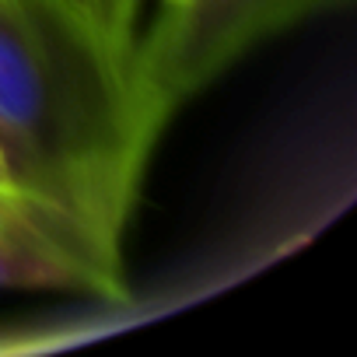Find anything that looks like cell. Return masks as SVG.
<instances>
[{"label":"cell","instance_id":"6","mask_svg":"<svg viewBox=\"0 0 357 357\" xmlns=\"http://www.w3.org/2000/svg\"><path fill=\"white\" fill-rule=\"evenodd\" d=\"M53 4H56L60 11H67L70 18H77V22L91 32V25H88V18H84V8H81V0H53ZM91 36H95V32H91ZM98 46H102V43H98Z\"/></svg>","mask_w":357,"mask_h":357},{"label":"cell","instance_id":"2","mask_svg":"<svg viewBox=\"0 0 357 357\" xmlns=\"http://www.w3.org/2000/svg\"><path fill=\"white\" fill-rule=\"evenodd\" d=\"M350 0H183L137 39L133 84L165 130L168 119L211 88L249 50Z\"/></svg>","mask_w":357,"mask_h":357},{"label":"cell","instance_id":"5","mask_svg":"<svg viewBox=\"0 0 357 357\" xmlns=\"http://www.w3.org/2000/svg\"><path fill=\"white\" fill-rule=\"evenodd\" d=\"M0 211H11V214H18V218H29V221L43 225L46 231H53L63 245H70V242H67V238H63V235H60V231H56V228H53V225H50V221H46V218H43L29 200H25V193L18 190V178H15L11 161H8V154H4V144H0ZM70 249H74V245H70ZM74 252H77V249H74ZM77 256H81V252H77ZM81 259H84V256H81ZM84 263H88V259H84ZM88 266H91V263H88ZM91 270H95V266H91ZM95 273H98V270H95ZM98 277H102V273H98ZM102 280H105V277H102ZM105 287H109V280H105ZM109 298H112V301H119L112 287H109Z\"/></svg>","mask_w":357,"mask_h":357},{"label":"cell","instance_id":"3","mask_svg":"<svg viewBox=\"0 0 357 357\" xmlns=\"http://www.w3.org/2000/svg\"><path fill=\"white\" fill-rule=\"evenodd\" d=\"M0 287H50L109 298L105 280L43 225L0 211Z\"/></svg>","mask_w":357,"mask_h":357},{"label":"cell","instance_id":"7","mask_svg":"<svg viewBox=\"0 0 357 357\" xmlns=\"http://www.w3.org/2000/svg\"><path fill=\"white\" fill-rule=\"evenodd\" d=\"M165 4H168V8H175V4H183V0H165Z\"/></svg>","mask_w":357,"mask_h":357},{"label":"cell","instance_id":"1","mask_svg":"<svg viewBox=\"0 0 357 357\" xmlns=\"http://www.w3.org/2000/svg\"><path fill=\"white\" fill-rule=\"evenodd\" d=\"M161 126L53 0H0V144L25 200L130 298L123 235Z\"/></svg>","mask_w":357,"mask_h":357},{"label":"cell","instance_id":"4","mask_svg":"<svg viewBox=\"0 0 357 357\" xmlns=\"http://www.w3.org/2000/svg\"><path fill=\"white\" fill-rule=\"evenodd\" d=\"M84 18L102 43V50L133 77V53H137V11L140 0H81Z\"/></svg>","mask_w":357,"mask_h":357}]
</instances>
